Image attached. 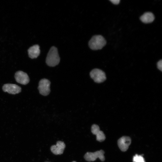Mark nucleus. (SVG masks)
<instances>
[{
	"label": "nucleus",
	"mask_w": 162,
	"mask_h": 162,
	"mask_svg": "<svg viewBox=\"0 0 162 162\" xmlns=\"http://www.w3.org/2000/svg\"><path fill=\"white\" fill-rule=\"evenodd\" d=\"M60 61L57 48L54 46L50 49L46 58V63L48 65L54 67L58 64Z\"/></svg>",
	"instance_id": "1"
},
{
	"label": "nucleus",
	"mask_w": 162,
	"mask_h": 162,
	"mask_svg": "<svg viewBox=\"0 0 162 162\" xmlns=\"http://www.w3.org/2000/svg\"><path fill=\"white\" fill-rule=\"evenodd\" d=\"M106 44V41L101 35L93 36L88 42L89 47L92 50L101 49Z\"/></svg>",
	"instance_id": "2"
},
{
	"label": "nucleus",
	"mask_w": 162,
	"mask_h": 162,
	"mask_svg": "<svg viewBox=\"0 0 162 162\" xmlns=\"http://www.w3.org/2000/svg\"><path fill=\"white\" fill-rule=\"evenodd\" d=\"M104 152L102 150L97 151L94 152H87L84 156V158L87 161L90 162L95 160L99 158L101 161L105 160L104 156Z\"/></svg>",
	"instance_id": "3"
},
{
	"label": "nucleus",
	"mask_w": 162,
	"mask_h": 162,
	"mask_svg": "<svg viewBox=\"0 0 162 162\" xmlns=\"http://www.w3.org/2000/svg\"><path fill=\"white\" fill-rule=\"evenodd\" d=\"M90 74L91 78L95 82L98 83L103 82L106 79L105 73L98 69H93L91 71Z\"/></svg>",
	"instance_id": "4"
},
{
	"label": "nucleus",
	"mask_w": 162,
	"mask_h": 162,
	"mask_svg": "<svg viewBox=\"0 0 162 162\" xmlns=\"http://www.w3.org/2000/svg\"><path fill=\"white\" fill-rule=\"evenodd\" d=\"M50 82L48 80L43 79L40 80L38 87L40 93L44 96H46L49 94L50 90Z\"/></svg>",
	"instance_id": "5"
},
{
	"label": "nucleus",
	"mask_w": 162,
	"mask_h": 162,
	"mask_svg": "<svg viewBox=\"0 0 162 162\" xmlns=\"http://www.w3.org/2000/svg\"><path fill=\"white\" fill-rule=\"evenodd\" d=\"M130 137L124 136L120 138L118 140V145L120 149L123 152L126 151L131 143Z\"/></svg>",
	"instance_id": "6"
},
{
	"label": "nucleus",
	"mask_w": 162,
	"mask_h": 162,
	"mask_svg": "<svg viewBox=\"0 0 162 162\" xmlns=\"http://www.w3.org/2000/svg\"><path fill=\"white\" fill-rule=\"evenodd\" d=\"M2 89L4 92L14 94L19 93L21 90V87L18 85L10 83L4 84L3 86Z\"/></svg>",
	"instance_id": "7"
},
{
	"label": "nucleus",
	"mask_w": 162,
	"mask_h": 162,
	"mask_svg": "<svg viewBox=\"0 0 162 162\" xmlns=\"http://www.w3.org/2000/svg\"><path fill=\"white\" fill-rule=\"evenodd\" d=\"M15 78L17 82L23 85H26L29 81L28 74L22 71H18L15 73Z\"/></svg>",
	"instance_id": "8"
},
{
	"label": "nucleus",
	"mask_w": 162,
	"mask_h": 162,
	"mask_svg": "<svg viewBox=\"0 0 162 162\" xmlns=\"http://www.w3.org/2000/svg\"><path fill=\"white\" fill-rule=\"evenodd\" d=\"M91 132L96 136V140L99 142H102L106 139V136L103 132L100 130L99 126L96 124L92 125L91 127Z\"/></svg>",
	"instance_id": "9"
},
{
	"label": "nucleus",
	"mask_w": 162,
	"mask_h": 162,
	"mask_svg": "<svg viewBox=\"0 0 162 162\" xmlns=\"http://www.w3.org/2000/svg\"><path fill=\"white\" fill-rule=\"evenodd\" d=\"M65 147L64 142L62 141H58L56 145L52 146L50 148L52 152L55 154H62Z\"/></svg>",
	"instance_id": "10"
},
{
	"label": "nucleus",
	"mask_w": 162,
	"mask_h": 162,
	"mask_svg": "<svg viewBox=\"0 0 162 162\" xmlns=\"http://www.w3.org/2000/svg\"><path fill=\"white\" fill-rule=\"evenodd\" d=\"M40 51L39 46L34 45L30 47L28 50L29 56L31 58H36L39 55Z\"/></svg>",
	"instance_id": "11"
},
{
	"label": "nucleus",
	"mask_w": 162,
	"mask_h": 162,
	"mask_svg": "<svg viewBox=\"0 0 162 162\" xmlns=\"http://www.w3.org/2000/svg\"><path fill=\"white\" fill-rule=\"evenodd\" d=\"M140 20L143 22L145 23L152 22L154 19V16L153 13L151 12H146L142 15Z\"/></svg>",
	"instance_id": "12"
},
{
	"label": "nucleus",
	"mask_w": 162,
	"mask_h": 162,
	"mask_svg": "<svg viewBox=\"0 0 162 162\" xmlns=\"http://www.w3.org/2000/svg\"><path fill=\"white\" fill-rule=\"evenodd\" d=\"M133 162H146L142 156L137 154H136L133 158Z\"/></svg>",
	"instance_id": "13"
},
{
	"label": "nucleus",
	"mask_w": 162,
	"mask_h": 162,
	"mask_svg": "<svg viewBox=\"0 0 162 162\" xmlns=\"http://www.w3.org/2000/svg\"><path fill=\"white\" fill-rule=\"evenodd\" d=\"M158 68L160 71H162V60H159L157 63Z\"/></svg>",
	"instance_id": "14"
},
{
	"label": "nucleus",
	"mask_w": 162,
	"mask_h": 162,
	"mask_svg": "<svg viewBox=\"0 0 162 162\" xmlns=\"http://www.w3.org/2000/svg\"><path fill=\"white\" fill-rule=\"evenodd\" d=\"M110 1L115 4H118L120 2V0H110Z\"/></svg>",
	"instance_id": "15"
},
{
	"label": "nucleus",
	"mask_w": 162,
	"mask_h": 162,
	"mask_svg": "<svg viewBox=\"0 0 162 162\" xmlns=\"http://www.w3.org/2000/svg\"><path fill=\"white\" fill-rule=\"evenodd\" d=\"M72 162H76L75 161H73Z\"/></svg>",
	"instance_id": "16"
},
{
	"label": "nucleus",
	"mask_w": 162,
	"mask_h": 162,
	"mask_svg": "<svg viewBox=\"0 0 162 162\" xmlns=\"http://www.w3.org/2000/svg\"></svg>",
	"instance_id": "17"
}]
</instances>
